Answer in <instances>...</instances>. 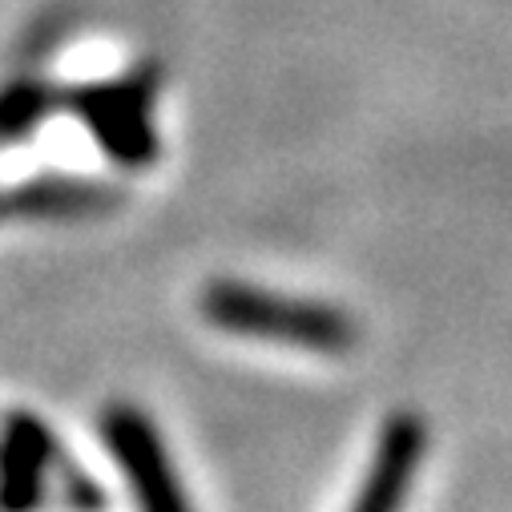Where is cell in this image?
<instances>
[{
	"label": "cell",
	"instance_id": "cell-1",
	"mask_svg": "<svg viewBox=\"0 0 512 512\" xmlns=\"http://www.w3.org/2000/svg\"><path fill=\"white\" fill-rule=\"evenodd\" d=\"M202 315L210 327L226 335L287 343L311 355H347L355 343V323L347 311L323 299L279 295V291L238 283V279L210 283L202 291Z\"/></svg>",
	"mask_w": 512,
	"mask_h": 512
},
{
	"label": "cell",
	"instance_id": "cell-2",
	"mask_svg": "<svg viewBox=\"0 0 512 512\" xmlns=\"http://www.w3.org/2000/svg\"><path fill=\"white\" fill-rule=\"evenodd\" d=\"M101 440L117 468L125 472V484L134 492L138 512H194L174 460L162 444V432L150 424V416L134 404H109L101 416Z\"/></svg>",
	"mask_w": 512,
	"mask_h": 512
},
{
	"label": "cell",
	"instance_id": "cell-3",
	"mask_svg": "<svg viewBox=\"0 0 512 512\" xmlns=\"http://www.w3.org/2000/svg\"><path fill=\"white\" fill-rule=\"evenodd\" d=\"M73 105L113 162L146 166L158 154V134H154V121H150L154 89L146 77L101 85V89H81L73 97Z\"/></svg>",
	"mask_w": 512,
	"mask_h": 512
},
{
	"label": "cell",
	"instance_id": "cell-4",
	"mask_svg": "<svg viewBox=\"0 0 512 512\" xmlns=\"http://www.w3.org/2000/svg\"><path fill=\"white\" fill-rule=\"evenodd\" d=\"M428 452V432L416 412H396L375 436L363 484L351 500V512H404V500L420 476Z\"/></svg>",
	"mask_w": 512,
	"mask_h": 512
},
{
	"label": "cell",
	"instance_id": "cell-5",
	"mask_svg": "<svg viewBox=\"0 0 512 512\" xmlns=\"http://www.w3.org/2000/svg\"><path fill=\"white\" fill-rule=\"evenodd\" d=\"M53 432L21 412L0 436V512H33L45 496V472L57 456Z\"/></svg>",
	"mask_w": 512,
	"mask_h": 512
},
{
	"label": "cell",
	"instance_id": "cell-6",
	"mask_svg": "<svg viewBox=\"0 0 512 512\" xmlns=\"http://www.w3.org/2000/svg\"><path fill=\"white\" fill-rule=\"evenodd\" d=\"M49 105V93L37 89V85H25V89H13L0 97V138H17V134H29L37 117L45 113Z\"/></svg>",
	"mask_w": 512,
	"mask_h": 512
}]
</instances>
